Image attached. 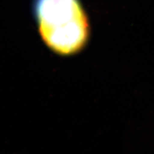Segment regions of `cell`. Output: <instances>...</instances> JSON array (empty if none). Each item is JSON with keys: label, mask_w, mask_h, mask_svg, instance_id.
Instances as JSON below:
<instances>
[{"label": "cell", "mask_w": 154, "mask_h": 154, "mask_svg": "<svg viewBox=\"0 0 154 154\" xmlns=\"http://www.w3.org/2000/svg\"><path fill=\"white\" fill-rule=\"evenodd\" d=\"M33 12L42 39L53 51L71 55L86 45L89 25L79 0H34Z\"/></svg>", "instance_id": "1"}]
</instances>
